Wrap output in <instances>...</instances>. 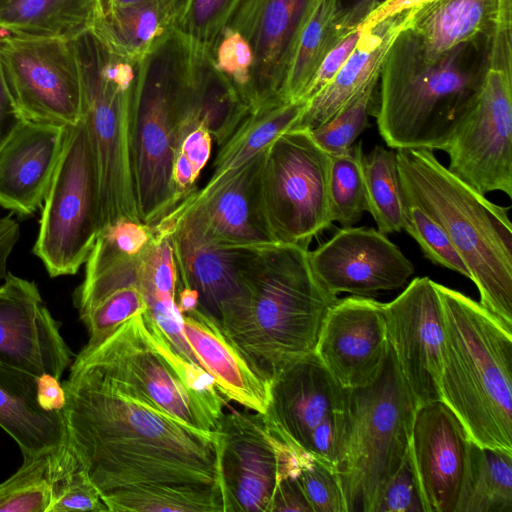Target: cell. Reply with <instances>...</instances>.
Here are the masks:
<instances>
[{
	"label": "cell",
	"instance_id": "6da1fadb",
	"mask_svg": "<svg viewBox=\"0 0 512 512\" xmlns=\"http://www.w3.org/2000/svg\"><path fill=\"white\" fill-rule=\"evenodd\" d=\"M63 387L67 443L101 495L145 484L218 483L217 433L187 425L78 358Z\"/></svg>",
	"mask_w": 512,
	"mask_h": 512
},
{
	"label": "cell",
	"instance_id": "7a4b0ae2",
	"mask_svg": "<svg viewBox=\"0 0 512 512\" xmlns=\"http://www.w3.org/2000/svg\"><path fill=\"white\" fill-rule=\"evenodd\" d=\"M494 28L434 57L409 25L396 36L380 72L376 114L388 147L443 150L480 91Z\"/></svg>",
	"mask_w": 512,
	"mask_h": 512
},
{
	"label": "cell",
	"instance_id": "3957f363",
	"mask_svg": "<svg viewBox=\"0 0 512 512\" xmlns=\"http://www.w3.org/2000/svg\"><path fill=\"white\" fill-rule=\"evenodd\" d=\"M242 278L243 304L221 328L270 383L286 365L314 352L338 298L317 280L309 250L297 245L250 247Z\"/></svg>",
	"mask_w": 512,
	"mask_h": 512
},
{
	"label": "cell",
	"instance_id": "277c9868",
	"mask_svg": "<svg viewBox=\"0 0 512 512\" xmlns=\"http://www.w3.org/2000/svg\"><path fill=\"white\" fill-rule=\"evenodd\" d=\"M445 329L441 400L476 444L512 451V327L435 282Z\"/></svg>",
	"mask_w": 512,
	"mask_h": 512
},
{
	"label": "cell",
	"instance_id": "5b68a950",
	"mask_svg": "<svg viewBox=\"0 0 512 512\" xmlns=\"http://www.w3.org/2000/svg\"><path fill=\"white\" fill-rule=\"evenodd\" d=\"M406 204L423 209L444 229L480 294V304L512 327L510 207L485 197L428 149H397Z\"/></svg>",
	"mask_w": 512,
	"mask_h": 512
},
{
	"label": "cell",
	"instance_id": "8992f818",
	"mask_svg": "<svg viewBox=\"0 0 512 512\" xmlns=\"http://www.w3.org/2000/svg\"><path fill=\"white\" fill-rule=\"evenodd\" d=\"M194 42L173 28L137 65L133 174L140 221L149 227L181 199L172 180L187 117Z\"/></svg>",
	"mask_w": 512,
	"mask_h": 512
},
{
	"label": "cell",
	"instance_id": "52a82bcc",
	"mask_svg": "<svg viewBox=\"0 0 512 512\" xmlns=\"http://www.w3.org/2000/svg\"><path fill=\"white\" fill-rule=\"evenodd\" d=\"M75 358L187 425L216 433L224 401L213 378L180 355L148 315L133 316Z\"/></svg>",
	"mask_w": 512,
	"mask_h": 512
},
{
	"label": "cell",
	"instance_id": "ba28073f",
	"mask_svg": "<svg viewBox=\"0 0 512 512\" xmlns=\"http://www.w3.org/2000/svg\"><path fill=\"white\" fill-rule=\"evenodd\" d=\"M74 42L81 66V119L97 171L101 231L120 219L140 221L132 156L138 62L111 51L91 30Z\"/></svg>",
	"mask_w": 512,
	"mask_h": 512
},
{
	"label": "cell",
	"instance_id": "9c48e42d",
	"mask_svg": "<svg viewBox=\"0 0 512 512\" xmlns=\"http://www.w3.org/2000/svg\"><path fill=\"white\" fill-rule=\"evenodd\" d=\"M417 405L389 344L368 384L349 390V422L336 467L347 512H371L411 443Z\"/></svg>",
	"mask_w": 512,
	"mask_h": 512
},
{
	"label": "cell",
	"instance_id": "30bf717a",
	"mask_svg": "<svg viewBox=\"0 0 512 512\" xmlns=\"http://www.w3.org/2000/svg\"><path fill=\"white\" fill-rule=\"evenodd\" d=\"M99 191L84 121L66 127L32 253L50 277L76 274L99 235Z\"/></svg>",
	"mask_w": 512,
	"mask_h": 512
},
{
	"label": "cell",
	"instance_id": "8fae6325",
	"mask_svg": "<svg viewBox=\"0 0 512 512\" xmlns=\"http://www.w3.org/2000/svg\"><path fill=\"white\" fill-rule=\"evenodd\" d=\"M329 164L330 155L306 128L281 133L265 149L261 190L275 242L308 249L331 225Z\"/></svg>",
	"mask_w": 512,
	"mask_h": 512
},
{
	"label": "cell",
	"instance_id": "7c38bea8",
	"mask_svg": "<svg viewBox=\"0 0 512 512\" xmlns=\"http://www.w3.org/2000/svg\"><path fill=\"white\" fill-rule=\"evenodd\" d=\"M448 169L481 194L512 197V51L491 46L480 91L443 147Z\"/></svg>",
	"mask_w": 512,
	"mask_h": 512
},
{
	"label": "cell",
	"instance_id": "4fadbf2b",
	"mask_svg": "<svg viewBox=\"0 0 512 512\" xmlns=\"http://www.w3.org/2000/svg\"><path fill=\"white\" fill-rule=\"evenodd\" d=\"M349 390L314 351L286 365L270 382L265 415L287 443L336 470L348 430Z\"/></svg>",
	"mask_w": 512,
	"mask_h": 512
},
{
	"label": "cell",
	"instance_id": "5bb4252c",
	"mask_svg": "<svg viewBox=\"0 0 512 512\" xmlns=\"http://www.w3.org/2000/svg\"><path fill=\"white\" fill-rule=\"evenodd\" d=\"M0 67L21 120L63 127L81 120L82 77L74 40L0 31Z\"/></svg>",
	"mask_w": 512,
	"mask_h": 512
},
{
	"label": "cell",
	"instance_id": "9a60e30c",
	"mask_svg": "<svg viewBox=\"0 0 512 512\" xmlns=\"http://www.w3.org/2000/svg\"><path fill=\"white\" fill-rule=\"evenodd\" d=\"M218 483L224 512H270L282 441L259 412H223L218 428Z\"/></svg>",
	"mask_w": 512,
	"mask_h": 512
},
{
	"label": "cell",
	"instance_id": "2e32d148",
	"mask_svg": "<svg viewBox=\"0 0 512 512\" xmlns=\"http://www.w3.org/2000/svg\"><path fill=\"white\" fill-rule=\"evenodd\" d=\"M383 310L388 342L417 407L441 400L445 329L435 282L414 278Z\"/></svg>",
	"mask_w": 512,
	"mask_h": 512
},
{
	"label": "cell",
	"instance_id": "e0dca14e",
	"mask_svg": "<svg viewBox=\"0 0 512 512\" xmlns=\"http://www.w3.org/2000/svg\"><path fill=\"white\" fill-rule=\"evenodd\" d=\"M312 270L331 294L369 297L404 287L414 274L413 263L376 229L347 227L309 251Z\"/></svg>",
	"mask_w": 512,
	"mask_h": 512
},
{
	"label": "cell",
	"instance_id": "ac0fdd59",
	"mask_svg": "<svg viewBox=\"0 0 512 512\" xmlns=\"http://www.w3.org/2000/svg\"><path fill=\"white\" fill-rule=\"evenodd\" d=\"M72 356L37 284L7 272L0 284V361L60 380Z\"/></svg>",
	"mask_w": 512,
	"mask_h": 512
},
{
	"label": "cell",
	"instance_id": "d6986e66",
	"mask_svg": "<svg viewBox=\"0 0 512 512\" xmlns=\"http://www.w3.org/2000/svg\"><path fill=\"white\" fill-rule=\"evenodd\" d=\"M154 226L170 235L177 285L196 290L198 308L224 325L243 304L242 265L250 247L219 246L202 236L186 217L172 213Z\"/></svg>",
	"mask_w": 512,
	"mask_h": 512
},
{
	"label": "cell",
	"instance_id": "ffe728a7",
	"mask_svg": "<svg viewBox=\"0 0 512 512\" xmlns=\"http://www.w3.org/2000/svg\"><path fill=\"white\" fill-rule=\"evenodd\" d=\"M388 348L383 303L353 295L329 308L314 351L342 386L353 389L376 377Z\"/></svg>",
	"mask_w": 512,
	"mask_h": 512
},
{
	"label": "cell",
	"instance_id": "44dd1931",
	"mask_svg": "<svg viewBox=\"0 0 512 512\" xmlns=\"http://www.w3.org/2000/svg\"><path fill=\"white\" fill-rule=\"evenodd\" d=\"M313 0H240L225 28L239 32L254 55L248 100L253 108L281 99L295 43Z\"/></svg>",
	"mask_w": 512,
	"mask_h": 512
},
{
	"label": "cell",
	"instance_id": "7402d4cb",
	"mask_svg": "<svg viewBox=\"0 0 512 512\" xmlns=\"http://www.w3.org/2000/svg\"><path fill=\"white\" fill-rule=\"evenodd\" d=\"M469 435L442 401L417 407L411 453L426 512H455L464 476Z\"/></svg>",
	"mask_w": 512,
	"mask_h": 512
},
{
	"label": "cell",
	"instance_id": "603a6c76",
	"mask_svg": "<svg viewBox=\"0 0 512 512\" xmlns=\"http://www.w3.org/2000/svg\"><path fill=\"white\" fill-rule=\"evenodd\" d=\"M264 152L253 157L211 196L194 205L179 203L181 215L211 242L224 247H259L275 242L265 215L261 173Z\"/></svg>",
	"mask_w": 512,
	"mask_h": 512
},
{
	"label": "cell",
	"instance_id": "cb8c5ba5",
	"mask_svg": "<svg viewBox=\"0 0 512 512\" xmlns=\"http://www.w3.org/2000/svg\"><path fill=\"white\" fill-rule=\"evenodd\" d=\"M66 127L20 120L0 147V206L21 217L42 207Z\"/></svg>",
	"mask_w": 512,
	"mask_h": 512
},
{
	"label": "cell",
	"instance_id": "d4e9b609",
	"mask_svg": "<svg viewBox=\"0 0 512 512\" xmlns=\"http://www.w3.org/2000/svg\"><path fill=\"white\" fill-rule=\"evenodd\" d=\"M184 337L196 362L225 398L254 412L270 404V383L253 369L220 324L199 308L182 314Z\"/></svg>",
	"mask_w": 512,
	"mask_h": 512
},
{
	"label": "cell",
	"instance_id": "484cf974",
	"mask_svg": "<svg viewBox=\"0 0 512 512\" xmlns=\"http://www.w3.org/2000/svg\"><path fill=\"white\" fill-rule=\"evenodd\" d=\"M415 10L387 18L362 32L355 49L334 78L307 106L296 127L314 129L340 112L370 83L379 79L382 65L396 36L406 28Z\"/></svg>",
	"mask_w": 512,
	"mask_h": 512
},
{
	"label": "cell",
	"instance_id": "4316f807",
	"mask_svg": "<svg viewBox=\"0 0 512 512\" xmlns=\"http://www.w3.org/2000/svg\"><path fill=\"white\" fill-rule=\"evenodd\" d=\"M0 427L23 457L43 456L67 443L63 411H45L36 399V376L0 361Z\"/></svg>",
	"mask_w": 512,
	"mask_h": 512
},
{
	"label": "cell",
	"instance_id": "83f0119b",
	"mask_svg": "<svg viewBox=\"0 0 512 512\" xmlns=\"http://www.w3.org/2000/svg\"><path fill=\"white\" fill-rule=\"evenodd\" d=\"M307 102L277 99L253 108L219 146L213 173L207 183L180 203L194 205L211 196L247 162L265 150L278 135L296 127Z\"/></svg>",
	"mask_w": 512,
	"mask_h": 512
},
{
	"label": "cell",
	"instance_id": "f1b7e54d",
	"mask_svg": "<svg viewBox=\"0 0 512 512\" xmlns=\"http://www.w3.org/2000/svg\"><path fill=\"white\" fill-rule=\"evenodd\" d=\"M252 109L233 82L216 68L211 50L195 42L186 128L204 126L219 147Z\"/></svg>",
	"mask_w": 512,
	"mask_h": 512
},
{
	"label": "cell",
	"instance_id": "f546056e",
	"mask_svg": "<svg viewBox=\"0 0 512 512\" xmlns=\"http://www.w3.org/2000/svg\"><path fill=\"white\" fill-rule=\"evenodd\" d=\"M152 238L141 254L139 289L148 315L162 330L171 345L184 358L196 360L184 337L182 314L176 305L177 270L169 233L150 227Z\"/></svg>",
	"mask_w": 512,
	"mask_h": 512
},
{
	"label": "cell",
	"instance_id": "4dcf8cb0",
	"mask_svg": "<svg viewBox=\"0 0 512 512\" xmlns=\"http://www.w3.org/2000/svg\"><path fill=\"white\" fill-rule=\"evenodd\" d=\"M177 0H143L102 11L93 31L114 53L139 62L173 28Z\"/></svg>",
	"mask_w": 512,
	"mask_h": 512
},
{
	"label": "cell",
	"instance_id": "1f68e13d",
	"mask_svg": "<svg viewBox=\"0 0 512 512\" xmlns=\"http://www.w3.org/2000/svg\"><path fill=\"white\" fill-rule=\"evenodd\" d=\"M502 0H434L417 9L409 29L429 56H438L492 29Z\"/></svg>",
	"mask_w": 512,
	"mask_h": 512
},
{
	"label": "cell",
	"instance_id": "d6a6232c",
	"mask_svg": "<svg viewBox=\"0 0 512 512\" xmlns=\"http://www.w3.org/2000/svg\"><path fill=\"white\" fill-rule=\"evenodd\" d=\"M99 15L100 0H6L0 4V31L75 40L93 28Z\"/></svg>",
	"mask_w": 512,
	"mask_h": 512
},
{
	"label": "cell",
	"instance_id": "836d02e7",
	"mask_svg": "<svg viewBox=\"0 0 512 512\" xmlns=\"http://www.w3.org/2000/svg\"><path fill=\"white\" fill-rule=\"evenodd\" d=\"M347 33L342 27L339 0H313L295 43L281 99L302 100L326 54Z\"/></svg>",
	"mask_w": 512,
	"mask_h": 512
},
{
	"label": "cell",
	"instance_id": "e575fe53",
	"mask_svg": "<svg viewBox=\"0 0 512 512\" xmlns=\"http://www.w3.org/2000/svg\"><path fill=\"white\" fill-rule=\"evenodd\" d=\"M455 512H512V451L470 439Z\"/></svg>",
	"mask_w": 512,
	"mask_h": 512
},
{
	"label": "cell",
	"instance_id": "d590c367",
	"mask_svg": "<svg viewBox=\"0 0 512 512\" xmlns=\"http://www.w3.org/2000/svg\"><path fill=\"white\" fill-rule=\"evenodd\" d=\"M109 512H224L219 483L145 484L101 495Z\"/></svg>",
	"mask_w": 512,
	"mask_h": 512
},
{
	"label": "cell",
	"instance_id": "8d00e7d4",
	"mask_svg": "<svg viewBox=\"0 0 512 512\" xmlns=\"http://www.w3.org/2000/svg\"><path fill=\"white\" fill-rule=\"evenodd\" d=\"M363 174L368 212L385 235L404 228L406 201L397 165L396 151L376 145L363 155Z\"/></svg>",
	"mask_w": 512,
	"mask_h": 512
},
{
	"label": "cell",
	"instance_id": "74e56055",
	"mask_svg": "<svg viewBox=\"0 0 512 512\" xmlns=\"http://www.w3.org/2000/svg\"><path fill=\"white\" fill-rule=\"evenodd\" d=\"M49 512H107L101 493L68 443L48 454Z\"/></svg>",
	"mask_w": 512,
	"mask_h": 512
},
{
	"label": "cell",
	"instance_id": "f35d334b",
	"mask_svg": "<svg viewBox=\"0 0 512 512\" xmlns=\"http://www.w3.org/2000/svg\"><path fill=\"white\" fill-rule=\"evenodd\" d=\"M362 142L347 151L330 155L328 196L332 222L352 227L368 211L363 174Z\"/></svg>",
	"mask_w": 512,
	"mask_h": 512
},
{
	"label": "cell",
	"instance_id": "ab89813d",
	"mask_svg": "<svg viewBox=\"0 0 512 512\" xmlns=\"http://www.w3.org/2000/svg\"><path fill=\"white\" fill-rule=\"evenodd\" d=\"M48 455L23 457L17 471L0 483V512H49Z\"/></svg>",
	"mask_w": 512,
	"mask_h": 512
},
{
	"label": "cell",
	"instance_id": "60d3db41",
	"mask_svg": "<svg viewBox=\"0 0 512 512\" xmlns=\"http://www.w3.org/2000/svg\"><path fill=\"white\" fill-rule=\"evenodd\" d=\"M379 79L370 83L354 100L324 124L311 129L316 143L329 155L347 151L368 127L369 117H376L378 100L375 89Z\"/></svg>",
	"mask_w": 512,
	"mask_h": 512
},
{
	"label": "cell",
	"instance_id": "b9f144b4",
	"mask_svg": "<svg viewBox=\"0 0 512 512\" xmlns=\"http://www.w3.org/2000/svg\"><path fill=\"white\" fill-rule=\"evenodd\" d=\"M240 0H182L174 28L212 50Z\"/></svg>",
	"mask_w": 512,
	"mask_h": 512
},
{
	"label": "cell",
	"instance_id": "7bdbcfd3",
	"mask_svg": "<svg viewBox=\"0 0 512 512\" xmlns=\"http://www.w3.org/2000/svg\"><path fill=\"white\" fill-rule=\"evenodd\" d=\"M432 263L470 279L469 271L448 235L431 216L414 204H406L404 228Z\"/></svg>",
	"mask_w": 512,
	"mask_h": 512
},
{
	"label": "cell",
	"instance_id": "ee69618b",
	"mask_svg": "<svg viewBox=\"0 0 512 512\" xmlns=\"http://www.w3.org/2000/svg\"><path fill=\"white\" fill-rule=\"evenodd\" d=\"M146 310L147 304L138 287L130 286L115 291L80 316L89 335L85 346L98 344L125 321Z\"/></svg>",
	"mask_w": 512,
	"mask_h": 512
},
{
	"label": "cell",
	"instance_id": "f6af8a7d",
	"mask_svg": "<svg viewBox=\"0 0 512 512\" xmlns=\"http://www.w3.org/2000/svg\"><path fill=\"white\" fill-rule=\"evenodd\" d=\"M297 479L313 512H347L340 480L333 467L309 455Z\"/></svg>",
	"mask_w": 512,
	"mask_h": 512
},
{
	"label": "cell",
	"instance_id": "bcb514c9",
	"mask_svg": "<svg viewBox=\"0 0 512 512\" xmlns=\"http://www.w3.org/2000/svg\"><path fill=\"white\" fill-rule=\"evenodd\" d=\"M371 512H426L410 447Z\"/></svg>",
	"mask_w": 512,
	"mask_h": 512
},
{
	"label": "cell",
	"instance_id": "7dc6e473",
	"mask_svg": "<svg viewBox=\"0 0 512 512\" xmlns=\"http://www.w3.org/2000/svg\"><path fill=\"white\" fill-rule=\"evenodd\" d=\"M211 52L216 68L233 82L249 102L248 88L254 55L247 40L239 32L226 27Z\"/></svg>",
	"mask_w": 512,
	"mask_h": 512
},
{
	"label": "cell",
	"instance_id": "c3c4849f",
	"mask_svg": "<svg viewBox=\"0 0 512 512\" xmlns=\"http://www.w3.org/2000/svg\"><path fill=\"white\" fill-rule=\"evenodd\" d=\"M362 31L357 27L347 33L324 57L305 89L302 100L308 101L337 74L359 42Z\"/></svg>",
	"mask_w": 512,
	"mask_h": 512
},
{
	"label": "cell",
	"instance_id": "681fc988",
	"mask_svg": "<svg viewBox=\"0 0 512 512\" xmlns=\"http://www.w3.org/2000/svg\"><path fill=\"white\" fill-rule=\"evenodd\" d=\"M99 234L116 249L131 256L140 254L152 238L149 226L130 219H120L102 229Z\"/></svg>",
	"mask_w": 512,
	"mask_h": 512
},
{
	"label": "cell",
	"instance_id": "f907efd6",
	"mask_svg": "<svg viewBox=\"0 0 512 512\" xmlns=\"http://www.w3.org/2000/svg\"><path fill=\"white\" fill-rule=\"evenodd\" d=\"M297 475H288L279 480L270 512H313Z\"/></svg>",
	"mask_w": 512,
	"mask_h": 512
},
{
	"label": "cell",
	"instance_id": "816d5d0a",
	"mask_svg": "<svg viewBox=\"0 0 512 512\" xmlns=\"http://www.w3.org/2000/svg\"><path fill=\"white\" fill-rule=\"evenodd\" d=\"M212 147V137L208 130L199 125L189 131L182 139L177 152L183 154L199 175L207 164Z\"/></svg>",
	"mask_w": 512,
	"mask_h": 512
},
{
	"label": "cell",
	"instance_id": "f5cc1de1",
	"mask_svg": "<svg viewBox=\"0 0 512 512\" xmlns=\"http://www.w3.org/2000/svg\"><path fill=\"white\" fill-rule=\"evenodd\" d=\"M36 399L45 411H62L66 403L63 384L56 377L44 373L36 377Z\"/></svg>",
	"mask_w": 512,
	"mask_h": 512
},
{
	"label": "cell",
	"instance_id": "db71d44e",
	"mask_svg": "<svg viewBox=\"0 0 512 512\" xmlns=\"http://www.w3.org/2000/svg\"><path fill=\"white\" fill-rule=\"evenodd\" d=\"M434 0H385L358 26L362 32L372 29L383 20L406 11L419 9Z\"/></svg>",
	"mask_w": 512,
	"mask_h": 512
},
{
	"label": "cell",
	"instance_id": "11a10c76",
	"mask_svg": "<svg viewBox=\"0 0 512 512\" xmlns=\"http://www.w3.org/2000/svg\"><path fill=\"white\" fill-rule=\"evenodd\" d=\"M385 0H339L342 27L345 32L357 28Z\"/></svg>",
	"mask_w": 512,
	"mask_h": 512
},
{
	"label": "cell",
	"instance_id": "9f6ffc18",
	"mask_svg": "<svg viewBox=\"0 0 512 512\" xmlns=\"http://www.w3.org/2000/svg\"><path fill=\"white\" fill-rule=\"evenodd\" d=\"M20 237L18 221L10 213L0 218V280H3L7 271L9 258L16 247Z\"/></svg>",
	"mask_w": 512,
	"mask_h": 512
},
{
	"label": "cell",
	"instance_id": "6f0895ef",
	"mask_svg": "<svg viewBox=\"0 0 512 512\" xmlns=\"http://www.w3.org/2000/svg\"><path fill=\"white\" fill-rule=\"evenodd\" d=\"M20 120L11 104L0 67V147Z\"/></svg>",
	"mask_w": 512,
	"mask_h": 512
},
{
	"label": "cell",
	"instance_id": "680465c9",
	"mask_svg": "<svg viewBox=\"0 0 512 512\" xmlns=\"http://www.w3.org/2000/svg\"><path fill=\"white\" fill-rule=\"evenodd\" d=\"M178 299L177 309L181 314L193 311L199 307V296L196 290L184 286L176 289Z\"/></svg>",
	"mask_w": 512,
	"mask_h": 512
},
{
	"label": "cell",
	"instance_id": "91938a15",
	"mask_svg": "<svg viewBox=\"0 0 512 512\" xmlns=\"http://www.w3.org/2000/svg\"><path fill=\"white\" fill-rule=\"evenodd\" d=\"M140 1L143 0H100V13L112 7L130 5Z\"/></svg>",
	"mask_w": 512,
	"mask_h": 512
},
{
	"label": "cell",
	"instance_id": "94428289",
	"mask_svg": "<svg viewBox=\"0 0 512 512\" xmlns=\"http://www.w3.org/2000/svg\"><path fill=\"white\" fill-rule=\"evenodd\" d=\"M177 1H178V7H179V5L181 4L182 0H177Z\"/></svg>",
	"mask_w": 512,
	"mask_h": 512
},
{
	"label": "cell",
	"instance_id": "6125c7cd",
	"mask_svg": "<svg viewBox=\"0 0 512 512\" xmlns=\"http://www.w3.org/2000/svg\"><path fill=\"white\" fill-rule=\"evenodd\" d=\"M4 1H6V0H0V4H1L2 2H4Z\"/></svg>",
	"mask_w": 512,
	"mask_h": 512
}]
</instances>
